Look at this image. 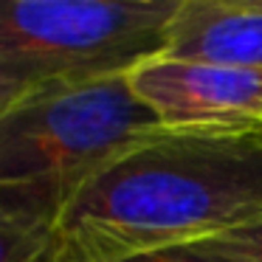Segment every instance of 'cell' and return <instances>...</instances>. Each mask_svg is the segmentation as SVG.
<instances>
[{
  "label": "cell",
  "mask_w": 262,
  "mask_h": 262,
  "mask_svg": "<svg viewBox=\"0 0 262 262\" xmlns=\"http://www.w3.org/2000/svg\"><path fill=\"white\" fill-rule=\"evenodd\" d=\"M262 220L256 133L164 130L88 178L59 214L76 262H116Z\"/></svg>",
  "instance_id": "1"
},
{
  "label": "cell",
  "mask_w": 262,
  "mask_h": 262,
  "mask_svg": "<svg viewBox=\"0 0 262 262\" xmlns=\"http://www.w3.org/2000/svg\"><path fill=\"white\" fill-rule=\"evenodd\" d=\"M161 133L130 74L34 88L0 110V186H59L74 194Z\"/></svg>",
  "instance_id": "2"
},
{
  "label": "cell",
  "mask_w": 262,
  "mask_h": 262,
  "mask_svg": "<svg viewBox=\"0 0 262 262\" xmlns=\"http://www.w3.org/2000/svg\"><path fill=\"white\" fill-rule=\"evenodd\" d=\"M181 0H0V76L20 91L130 74L166 51Z\"/></svg>",
  "instance_id": "3"
},
{
  "label": "cell",
  "mask_w": 262,
  "mask_h": 262,
  "mask_svg": "<svg viewBox=\"0 0 262 262\" xmlns=\"http://www.w3.org/2000/svg\"><path fill=\"white\" fill-rule=\"evenodd\" d=\"M130 85L164 130L256 133L262 127V74L254 71L161 54L130 71Z\"/></svg>",
  "instance_id": "4"
},
{
  "label": "cell",
  "mask_w": 262,
  "mask_h": 262,
  "mask_svg": "<svg viewBox=\"0 0 262 262\" xmlns=\"http://www.w3.org/2000/svg\"><path fill=\"white\" fill-rule=\"evenodd\" d=\"M166 57L262 74V9L256 0H181L166 31Z\"/></svg>",
  "instance_id": "5"
},
{
  "label": "cell",
  "mask_w": 262,
  "mask_h": 262,
  "mask_svg": "<svg viewBox=\"0 0 262 262\" xmlns=\"http://www.w3.org/2000/svg\"><path fill=\"white\" fill-rule=\"evenodd\" d=\"M59 186H0V262H40L59 243Z\"/></svg>",
  "instance_id": "6"
},
{
  "label": "cell",
  "mask_w": 262,
  "mask_h": 262,
  "mask_svg": "<svg viewBox=\"0 0 262 262\" xmlns=\"http://www.w3.org/2000/svg\"><path fill=\"white\" fill-rule=\"evenodd\" d=\"M116 262H245V259L211 245L209 239H200V243H183V245H166V248H155V251H141V254H130Z\"/></svg>",
  "instance_id": "7"
},
{
  "label": "cell",
  "mask_w": 262,
  "mask_h": 262,
  "mask_svg": "<svg viewBox=\"0 0 262 262\" xmlns=\"http://www.w3.org/2000/svg\"><path fill=\"white\" fill-rule=\"evenodd\" d=\"M209 243L234 256H239L245 262H262V220L251 223L245 228H237V231L220 234V237L209 239Z\"/></svg>",
  "instance_id": "8"
},
{
  "label": "cell",
  "mask_w": 262,
  "mask_h": 262,
  "mask_svg": "<svg viewBox=\"0 0 262 262\" xmlns=\"http://www.w3.org/2000/svg\"><path fill=\"white\" fill-rule=\"evenodd\" d=\"M23 93L26 91H20L17 85H12L9 79H3V76H0V110H6L9 104H14L20 96H23Z\"/></svg>",
  "instance_id": "9"
},
{
  "label": "cell",
  "mask_w": 262,
  "mask_h": 262,
  "mask_svg": "<svg viewBox=\"0 0 262 262\" xmlns=\"http://www.w3.org/2000/svg\"><path fill=\"white\" fill-rule=\"evenodd\" d=\"M40 262H76L74 259V254H71V251L68 248H65V243H62V237H59V243L57 245H54V248L51 251H48V254L46 256H42V259Z\"/></svg>",
  "instance_id": "10"
},
{
  "label": "cell",
  "mask_w": 262,
  "mask_h": 262,
  "mask_svg": "<svg viewBox=\"0 0 262 262\" xmlns=\"http://www.w3.org/2000/svg\"><path fill=\"white\" fill-rule=\"evenodd\" d=\"M256 136H259V141H262V127H259V130H256Z\"/></svg>",
  "instance_id": "11"
},
{
  "label": "cell",
  "mask_w": 262,
  "mask_h": 262,
  "mask_svg": "<svg viewBox=\"0 0 262 262\" xmlns=\"http://www.w3.org/2000/svg\"><path fill=\"white\" fill-rule=\"evenodd\" d=\"M256 3H259V9H262V0H256Z\"/></svg>",
  "instance_id": "12"
}]
</instances>
